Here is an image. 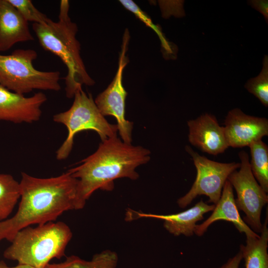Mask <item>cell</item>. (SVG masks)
I'll return each instance as SVG.
<instances>
[{
	"label": "cell",
	"mask_w": 268,
	"mask_h": 268,
	"mask_svg": "<svg viewBox=\"0 0 268 268\" xmlns=\"http://www.w3.org/2000/svg\"><path fill=\"white\" fill-rule=\"evenodd\" d=\"M19 183L18 208L12 217L0 221V241L11 242L24 228L55 221L64 212L77 210L78 180L68 171L48 178L22 172Z\"/></svg>",
	"instance_id": "cell-1"
},
{
	"label": "cell",
	"mask_w": 268,
	"mask_h": 268,
	"mask_svg": "<svg viewBox=\"0 0 268 268\" xmlns=\"http://www.w3.org/2000/svg\"><path fill=\"white\" fill-rule=\"evenodd\" d=\"M151 152L141 146L124 142L117 135L102 141L97 149L67 171L77 179V210L96 190L112 191L114 180L139 178L136 168L147 163Z\"/></svg>",
	"instance_id": "cell-2"
},
{
	"label": "cell",
	"mask_w": 268,
	"mask_h": 268,
	"mask_svg": "<svg viewBox=\"0 0 268 268\" xmlns=\"http://www.w3.org/2000/svg\"><path fill=\"white\" fill-rule=\"evenodd\" d=\"M69 8L68 1L62 0L58 21L49 18L43 24L33 23L32 29L41 46L58 56L67 67L66 94L71 98L82 84L92 86L94 81L88 74L81 58L80 44L76 38L77 26L68 16Z\"/></svg>",
	"instance_id": "cell-3"
},
{
	"label": "cell",
	"mask_w": 268,
	"mask_h": 268,
	"mask_svg": "<svg viewBox=\"0 0 268 268\" xmlns=\"http://www.w3.org/2000/svg\"><path fill=\"white\" fill-rule=\"evenodd\" d=\"M72 236L70 228L62 221L28 226L16 234L3 256L18 264L45 268L52 259L65 256Z\"/></svg>",
	"instance_id": "cell-4"
},
{
	"label": "cell",
	"mask_w": 268,
	"mask_h": 268,
	"mask_svg": "<svg viewBox=\"0 0 268 268\" xmlns=\"http://www.w3.org/2000/svg\"><path fill=\"white\" fill-rule=\"evenodd\" d=\"M37 58L33 49H16L8 55L0 54V85L21 95L35 89L59 91L60 72L35 68L33 62Z\"/></svg>",
	"instance_id": "cell-5"
},
{
	"label": "cell",
	"mask_w": 268,
	"mask_h": 268,
	"mask_svg": "<svg viewBox=\"0 0 268 268\" xmlns=\"http://www.w3.org/2000/svg\"><path fill=\"white\" fill-rule=\"evenodd\" d=\"M74 101L69 109L55 114L54 122L64 125L67 129V138L56 151L58 160L69 155L75 135L79 132L92 130L99 135L102 141L117 135V125L109 123L97 108L91 94H87L81 87L74 95Z\"/></svg>",
	"instance_id": "cell-6"
},
{
	"label": "cell",
	"mask_w": 268,
	"mask_h": 268,
	"mask_svg": "<svg viewBox=\"0 0 268 268\" xmlns=\"http://www.w3.org/2000/svg\"><path fill=\"white\" fill-rule=\"evenodd\" d=\"M185 150L192 158L197 176L189 191L178 200L179 206L186 207L197 196L201 195L208 197V202L216 204L228 176L239 168L240 163H221L210 160L199 154L189 145L185 146Z\"/></svg>",
	"instance_id": "cell-7"
},
{
	"label": "cell",
	"mask_w": 268,
	"mask_h": 268,
	"mask_svg": "<svg viewBox=\"0 0 268 268\" xmlns=\"http://www.w3.org/2000/svg\"><path fill=\"white\" fill-rule=\"evenodd\" d=\"M238 156L240 160L239 170L231 173L227 180L236 191L237 198L235 201L238 209L245 213L243 221L253 231L260 233L263 228L262 210L268 203V196L252 174L248 154L241 150Z\"/></svg>",
	"instance_id": "cell-8"
},
{
	"label": "cell",
	"mask_w": 268,
	"mask_h": 268,
	"mask_svg": "<svg viewBox=\"0 0 268 268\" xmlns=\"http://www.w3.org/2000/svg\"><path fill=\"white\" fill-rule=\"evenodd\" d=\"M129 39V32L127 30L123 37L116 74L112 82L105 90L98 95L94 102L103 116H112L116 118L120 138L124 142L130 144L132 141L134 123L125 118V101L127 92L123 85V70L128 63L126 53Z\"/></svg>",
	"instance_id": "cell-9"
},
{
	"label": "cell",
	"mask_w": 268,
	"mask_h": 268,
	"mask_svg": "<svg viewBox=\"0 0 268 268\" xmlns=\"http://www.w3.org/2000/svg\"><path fill=\"white\" fill-rule=\"evenodd\" d=\"M228 144L233 148L249 146L268 135V120L247 115L239 108L230 110L224 120Z\"/></svg>",
	"instance_id": "cell-10"
},
{
	"label": "cell",
	"mask_w": 268,
	"mask_h": 268,
	"mask_svg": "<svg viewBox=\"0 0 268 268\" xmlns=\"http://www.w3.org/2000/svg\"><path fill=\"white\" fill-rule=\"evenodd\" d=\"M47 101L42 92L25 97L0 85V121L14 123H31L38 121L41 106Z\"/></svg>",
	"instance_id": "cell-11"
},
{
	"label": "cell",
	"mask_w": 268,
	"mask_h": 268,
	"mask_svg": "<svg viewBox=\"0 0 268 268\" xmlns=\"http://www.w3.org/2000/svg\"><path fill=\"white\" fill-rule=\"evenodd\" d=\"M187 125L189 142L201 151L216 155L224 152L229 147L224 127L219 124L214 115L202 114L187 121Z\"/></svg>",
	"instance_id": "cell-12"
},
{
	"label": "cell",
	"mask_w": 268,
	"mask_h": 268,
	"mask_svg": "<svg viewBox=\"0 0 268 268\" xmlns=\"http://www.w3.org/2000/svg\"><path fill=\"white\" fill-rule=\"evenodd\" d=\"M215 204L208 205L201 200L194 206L184 211L168 215L146 213L132 209L127 210V221L141 218H150L164 221L163 226L170 233L174 236L184 235L191 236L194 234L197 222L202 220L203 215L212 211Z\"/></svg>",
	"instance_id": "cell-13"
},
{
	"label": "cell",
	"mask_w": 268,
	"mask_h": 268,
	"mask_svg": "<svg viewBox=\"0 0 268 268\" xmlns=\"http://www.w3.org/2000/svg\"><path fill=\"white\" fill-rule=\"evenodd\" d=\"M34 39L28 22L8 0H0V52Z\"/></svg>",
	"instance_id": "cell-14"
},
{
	"label": "cell",
	"mask_w": 268,
	"mask_h": 268,
	"mask_svg": "<svg viewBox=\"0 0 268 268\" xmlns=\"http://www.w3.org/2000/svg\"><path fill=\"white\" fill-rule=\"evenodd\" d=\"M238 210L234 197L233 187L227 180L223 186L221 197L215 204L212 214L203 223L197 224L194 234L198 236H202L211 224L222 220L232 223L240 233H244L246 236L258 235L243 221Z\"/></svg>",
	"instance_id": "cell-15"
},
{
	"label": "cell",
	"mask_w": 268,
	"mask_h": 268,
	"mask_svg": "<svg viewBox=\"0 0 268 268\" xmlns=\"http://www.w3.org/2000/svg\"><path fill=\"white\" fill-rule=\"evenodd\" d=\"M246 236V244L240 246L245 268H268V214L260 235Z\"/></svg>",
	"instance_id": "cell-16"
},
{
	"label": "cell",
	"mask_w": 268,
	"mask_h": 268,
	"mask_svg": "<svg viewBox=\"0 0 268 268\" xmlns=\"http://www.w3.org/2000/svg\"><path fill=\"white\" fill-rule=\"evenodd\" d=\"M117 254L110 250L94 255L91 260L86 261L76 256L67 258L59 264H48L45 268H117Z\"/></svg>",
	"instance_id": "cell-17"
},
{
	"label": "cell",
	"mask_w": 268,
	"mask_h": 268,
	"mask_svg": "<svg viewBox=\"0 0 268 268\" xmlns=\"http://www.w3.org/2000/svg\"><path fill=\"white\" fill-rule=\"evenodd\" d=\"M249 163L252 174L262 189L268 192V146L262 139L251 143Z\"/></svg>",
	"instance_id": "cell-18"
},
{
	"label": "cell",
	"mask_w": 268,
	"mask_h": 268,
	"mask_svg": "<svg viewBox=\"0 0 268 268\" xmlns=\"http://www.w3.org/2000/svg\"><path fill=\"white\" fill-rule=\"evenodd\" d=\"M19 198V182L10 174L0 173V221L8 218Z\"/></svg>",
	"instance_id": "cell-19"
},
{
	"label": "cell",
	"mask_w": 268,
	"mask_h": 268,
	"mask_svg": "<svg viewBox=\"0 0 268 268\" xmlns=\"http://www.w3.org/2000/svg\"><path fill=\"white\" fill-rule=\"evenodd\" d=\"M245 88L257 97L265 107L268 106V56L265 55L262 69L258 76L249 79Z\"/></svg>",
	"instance_id": "cell-20"
},
{
	"label": "cell",
	"mask_w": 268,
	"mask_h": 268,
	"mask_svg": "<svg viewBox=\"0 0 268 268\" xmlns=\"http://www.w3.org/2000/svg\"><path fill=\"white\" fill-rule=\"evenodd\" d=\"M8 0L28 22L43 24L49 19L46 14L37 9L30 0Z\"/></svg>",
	"instance_id": "cell-21"
},
{
	"label": "cell",
	"mask_w": 268,
	"mask_h": 268,
	"mask_svg": "<svg viewBox=\"0 0 268 268\" xmlns=\"http://www.w3.org/2000/svg\"><path fill=\"white\" fill-rule=\"evenodd\" d=\"M122 5L128 10L133 12L138 19L147 26L152 28L158 35L162 46L168 49L169 45L159 28L153 23L151 19L132 0H120Z\"/></svg>",
	"instance_id": "cell-22"
},
{
	"label": "cell",
	"mask_w": 268,
	"mask_h": 268,
	"mask_svg": "<svg viewBox=\"0 0 268 268\" xmlns=\"http://www.w3.org/2000/svg\"><path fill=\"white\" fill-rule=\"evenodd\" d=\"M249 4L255 9L260 12L264 16L267 23H268V0H251Z\"/></svg>",
	"instance_id": "cell-23"
},
{
	"label": "cell",
	"mask_w": 268,
	"mask_h": 268,
	"mask_svg": "<svg viewBox=\"0 0 268 268\" xmlns=\"http://www.w3.org/2000/svg\"><path fill=\"white\" fill-rule=\"evenodd\" d=\"M242 259V253L239 250L234 257L229 258L224 264L216 268H239Z\"/></svg>",
	"instance_id": "cell-24"
},
{
	"label": "cell",
	"mask_w": 268,
	"mask_h": 268,
	"mask_svg": "<svg viewBox=\"0 0 268 268\" xmlns=\"http://www.w3.org/2000/svg\"><path fill=\"white\" fill-rule=\"evenodd\" d=\"M0 268H36L32 266L27 265H23V264H18L17 266L14 267H9L8 266L4 261H0Z\"/></svg>",
	"instance_id": "cell-25"
}]
</instances>
